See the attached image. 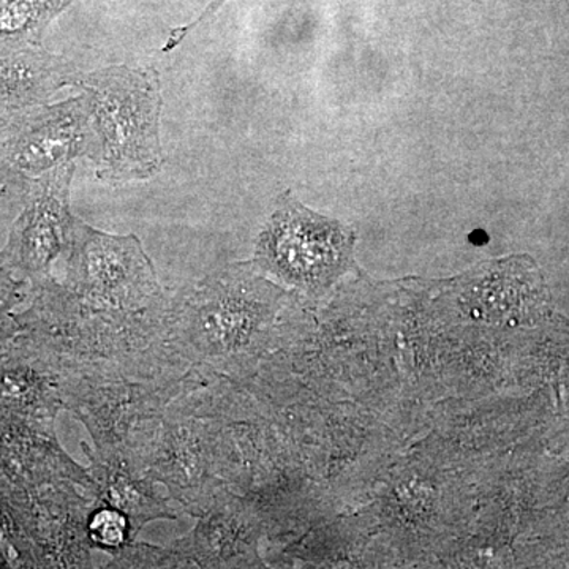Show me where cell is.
I'll return each mask as SVG.
<instances>
[{
  "instance_id": "5b68a950",
  "label": "cell",
  "mask_w": 569,
  "mask_h": 569,
  "mask_svg": "<svg viewBox=\"0 0 569 569\" xmlns=\"http://www.w3.org/2000/svg\"><path fill=\"white\" fill-rule=\"evenodd\" d=\"M74 171L77 163L62 164L21 189V211L11 224L3 254L26 274H44L69 246L74 219L70 209Z\"/></svg>"
},
{
  "instance_id": "8fae6325",
  "label": "cell",
  "mask_w": 569,
  "mask_h": 569,
  "mask_svg": "<svg viewBox=\"0 0 569 569\" xmlns=\"http://www.w3.org/2000/svg\"><path fill=\"white\" fill-rule=\"evenodd\" d=\"M227 2L228 0H211V2L206 6V9L201 11V13L198 14V17L194 18L192 22H187V24L174 28L173 31L170 32V36H168V39L164 41L162 50L160 51L170 52L176 50V48L182 43L183 39H186L190 32L194 31V29H197L201 22H204L206 20H209V18L213 17V14L219 11L220 7Z\"/></svg>"
},
{
  "instance_id": "4fadbf2b",
  "label": "cell",
  "mask_w": 569,
  "mask_h": 569,
  "mask_svg": "<svg viewBox=\"0 0 569 569\" xmlns=\"http://www.w3.org/2000/svg\"><path fill=\"white\" fill-rule=\"evenodd\" d=\"M7 328H9V318L0 310V337L6 335Z\"/></svg>"
},
{
  "instance_id": "277c9868",
  "label": "cell",
  "mask_w": 569,
  "mask_h": 569,
  "mask_svg": "<svg viewBox=\"0 0 569 569\" xmlns=\"http://www.w3.org/2000/svg\"><path fill=\"white\" fill-rule=\"evenodd\" d=\"M346 234L335 220L310 211L291 192L277 200L258 242L263 263L290 282L317 284L339 268Z\"/></svg>"
},
{
  "instance_id": "9c48e42d",
  "label": "cell",
  "mask_w": 569,
  "mask_h": 569,
  "mask_svg": "<svg viewBox=\"0 0 569 569\" xmlns=\"http://www.w3.org/2000/svg\"><path fill=\"white\" fill-rule=\"evenodd\" d=\"M91 537L104 548H119L127 538V519L116 509H102L96 512L89 526Z\"/></svg>"
},
{
  "instance_id": "ba28073f",
  "label": "cell",
  "mask_w": 569,
  "mask_h": 569,
  "mask_svg": "<svg viewBox=\"0 0 569 569\" xmlns=\"http://www.w3.org/2000/svg\"><path fill=\"white\" fill-rule=\"evenodd\" d=\"M74 0H0V40L41 43L56 18Z\"/></svg>"
},
{
  "instance_id": "5bb4252c",
  "label": "cell",
  "mask_w": 569,
  "mask_h": 569,
  "mask_svg": "<svg viewBox=\"0 0 569 569\" xmlns=\"http://www.w3.org/2000/svg\"><path fill=\"white\" fill-rule=\"evenodd\" d=\"M7 190L3 189V187H0V200H2L3 197H6Z\"/></svg>"
},
{
  "instance_id": "6da1fadb",
  "label": "cell",
  "mask_w": 569,
  "mask_h": 569,
  "mask_svg": "<svg viewBox=\"0 0 569 569\" xmlns=\"http://www.w3.org/2000/svg\"><path fill=\"white\" fill-rule=\"evenodd\" d=\"M71 88L84 97L99 140L97 181L107 186L148 181L162 171L163 97L152 67L108 66L80 71Z\"/></svg>"
},
{
  "instance_id": "7a4b0ae2",
  "label": "cell",
  "mask_w": 569,
  "mask_h": 569,
  "mask_svg": "<svg viewBox=\"0 0 569 569\" xmlns=\"http://www.w3.org/2000/svg\"><path fill=\"white\" fill-rule=\"evenodd\" d=\"M99 140L84 97L48 103L0 130V187L21 192L29 181L86 157L96 163Z\"/></svg>"
},
{
  "instance_id": "3957f363",
  "label": "cell",
  "mask_w": 569,
  "mask_h": 569,
  "mask_svg": "<svg viewBox=\"0 0 569 569\" xmlns=\"http://www.w3.org/2000/svg\"><path fill=\"white\" fill-rule=\"evenodd\" d=\"M67 249L74 282L93 301L137 306L156 295V272L137 236L108 234L74 217Z\"/></svg>"
},
{
  "instance_id": "7c38bea8",
  "label": "cell",
  "mask_w": 569,
  "mask_h": 569,
  "mask_svg": "<svg viewBox=\"0 0 569 569\" xmlns=\"http://www.w3.org/2000/svg\"><path fill=\"white\" fill-rule=\"evenodd\" d=\"M470 241L477 246L486 244V242H488V234L482 230H475L473 233L470 234Z\"/></svg>"
},
{
  "instance_id": "52a82bcc",
  "label": "cell",
  "mask_w": 569,
  "mask_h": 569,
  "mask_svg": "<svg viewBox=\"0 0 569 569\" xmlns=\"http://www.w3.org/2000/svg\"><path fill=\"white\" fill-rule=\"evenodd\" d=\"M261 318L263 305L244 287L212 283L194 298L192 331L204 350L222 353L249 340Z\"/></svg>"
},
{
  "instance_id": "30bf717a",
  "label": "cell",
  "mask_w": 569,
  "mask_h": 569,
  "mask_svg": "<svg viewBox=\"0 0 569 569\" xmlns=\"http://www.w3.org/2000/svg\"><path fill=\"white\" fill-rule=\"evenodd\" d=\"M36 392V383L26 373H9L0 380V402L7 406H22Z\"/></svg>"
},
{
  "instance_id": "8992f818",
  "label": "cell",
  "mask_w": 569,
  "mask_h": 569,
  "mask_svg": "<svg viewBox=\"0 0 569 569\" xmlns=\"http://www.w3.org/2000/svg\"><path fill=\"white\" fill-rule=\"evenodd\" d=\"M81 70L41 43L0 40V130L26 112L50 103Z\"/></svg>"
}]
</instances>
